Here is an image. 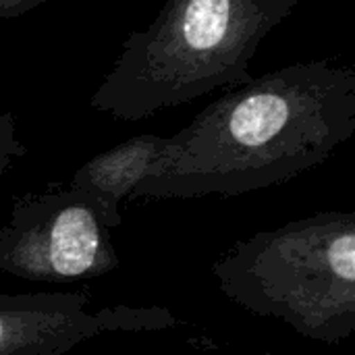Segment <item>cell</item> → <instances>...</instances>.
<instances>
[{
  "label": "cell",
  "mask_w": 355,
  "mask_h": 355,
  "mask_svg": "<svg viewBox=\"0 0 355 355\" xmlns=\"http://www.w3.org/2000/svg\"><path fill=\"white\" fill-rule=\"evenodd\" d=\"M355 133V67L293 62L229 89L181 131L144 177L166 187H241L322 162Z\"/></svg>",
  "instance_id": "1"
},
{
  "label": "cell",
  "mask_w": 355,
  "mask_h": 355,
  "mask_svg": "<svg viewBox=\"0 0 355 355\" xmlns=\"http://www.w3.org/2000/svg\"><path fill=\"white\" fill-rule=\"evenodd\" d=\"M300 0H166L133 31L89 98L98 112L141 121L214 89H235L250 62Z\"/></svg>",
  "instance_id": "2"
},
{
  "label": "cell",
  "mask_w": 355,
  "mask_h": 355,
  "mask_svg": "<svg viewBox=\"0 0 355 355\" xmlns=\"http://www.w3.org/2000/svg\"><path fill=\"white\" fill-rule=\"evenodd\" d=\"M168 135L158 133H139L116 148L96 156L92 162H87L79 175L77 181L87 191H102V193H119L125 185L135 183L144 179L160 154L164 152Z\"/></svg>",
  "instance_id": "3"
},
{
  "label": "cell",
  "mask_w": 355,
  "mask_h": 355,
  "mask_svg": "<svg viewBox=\"0 0 355 355\" xmlns=\"http://www.w3.org/2000/svg\"><path fill=\"white\" fill-rule=\"evenodd\" d=\"M100 231L89 206L67 204L54 212L50 223V262L56 272L75 277L85 272L98 252Z\"/></svg>",
  "instance_id": "4"
},
{
  "label": "cell",
  "mask_w": 355,
  "mask_h": 355,
  "mask_svg": "<svg viewBox=\"0 0 355 355\" xmlns=\"http://www.w3.org/2000/svg\"><path fill=\"white\" fill-rule=\"evenodd\" d=\"M329 262L335 270L345 281L355 279V235L345 233L337 237L331 248H329Z\"/></svg>",
  "instance_id": "5"
},
{
  "label": "cell",
  "mask_w": 355,
  "mask_h": 355,
  "mask_svg": "<svg viewBox=\"0 0 355 355\" xmlns=\"http://www.w3.org/2000/svg\"><path fill=\"white\" fill-rule=\"evenodd\" d=\"M25 154V146L17 135V123L10 112L0 110V173L15 160L17 156Z\"/></svg>",
  "instance_id": "6"
},
{
  "label": "cell",
  "mask_w": 355,
  "mask_h": 355,
  "mask_svg": "<svg viewBox=\"0 0 355 355\" xmlns=\"http://www.w3.org/2000/svg\"><path fill=\"white\" fill-rule=\"evenodd\" d=\"M50 0H0V21L21 17Z\"/></svg>",
  "instance_id": "7"
},
{
  "label": "cell",
  "mask_w": 355,
  "mask_h": 355,
  "mask_svg": "<svg viewBox=\"0 0 355 355\" xmlns=\"http://www.w3.org/2000/svg\"><path fill=\"white\" fill-rule=\"evenodd\" d=\"M0 339H2V324H0Z\"/></svg>",
  "instance_id": "8"
}]
</instances>
